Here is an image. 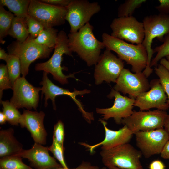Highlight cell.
I'll return each mask as SVG.
<instances>
[{
    "label": "cell",
    "instance_id": "obj_22",
    "mask_svg": "<svg viewBox=\"0 0 169 169\" xmlns=\"http://www.w3.org/2000/svg\"><path fill=\"white\" fill-rule=\"evenodd\" d=\"M30 0H0V5L7 7L15 16L25 20L28 15Z\"/></svg>",
    "mask_w": 169,
    "mask_h": 169
},
{
    "label": "cell",
    "instance_id": "obj_31",
    "mask_svg": "<svg viewBox=\"0 0 169 169\" xmlns=\"http://www.w3.org/2000/svg\"><path fill=\"white\" fill-rule=\"evenodd\" d=\"M155 72L159 78L160 82L168 98L169 104V71L163 66L159 64L154 68Z\"/></svg>",
    "mask_w": 169,
    "mask_h": 169
},
{
    "label": "cell",
    "instance_id": "obj_26",
    "mask_svg": "<svg viewBox=\"0 0 169 169\" xmlns=\"http://www.w3.org/2000/svg\"><path fill=\"white\" fill-rule=\"evenodd\" d=\"M5 61L9 76L13 85L16 81L20 77L21 73L20 61L16 55L10 54Z\"/></svg>",
    "mask_w": 169,
    "mask_h": 169
},
{
    "label": "cell",
    "instance_id": "obj_30",
    "mask_svg": "<svg viewBox=\"0 0 169 169\" xmlns=\"http://www.w3.org/2000/svg\"><path fill=\"white\" fill-rule=\"evenodd\" d=\"M162 42V44L153 49L154 53L157 54L156 56L152 59L150 64L151 68L156 65L162 58L169 55V33L164 36Z\"/></svg>",
    "mask_w": 169,
    "mask_h": 169
},
{
    "label": "cell",
    "instance_id": "obj_20",
    "mask_svg": "<svg viewBox=\"0 0 169 169\" xmlns=\"http://www.w3.org/2000/svg\"><path fill=\"white\" fill-rule=\"evenodd\" d=\"M99 121L102 124L105 131V136L103 140L92 146L85 142L79 143L81 145L88 148L91 153H93L96 148L100 146H102V150H106L129 143L134 135L125 125L118 130L114 131L107 127V122L104 120L100 119Z\"/></svg>",
    "mask_w": 169,
    "mask_h": 169
},
{
    "label": "cell",
    "instance_id": "obj_33",
    "mask_svg": "<svg viewBox=\"0 0 169 169\" xmlns=\"http://www.w3.org/2000/svg\"><path fill=\"white\" fill-rule=\"evenodd\" d=\"M13 85L10 81L6 65L3 64L0 65V99L3 94V91L5 90L11 89Z\"/></svg>",
    "mask_w": 169,
    "mask_h": 169
},
{
    "label": "cell",
    "instance_id": "obj_4",
    "mask_svg": "<svg viewBox=\"0 0 169 169\" xmlns=\"http://www.w3.org/2000/svg\"><path fill=\"white\" fill-rule=\"evenodd\" d=\"M51 57L45 62L37 64L35 69L37 71H43L51 74L54 79L62 84H68L67 79L75 78L76 73L66 75L62 72L63 70L67 69L66 67L61 66L63 55L72 56V52L69 46L68 36L64 31L61 30L58 33L57 41Z\"/></svg>",
    "mask_w": 169,
    "mask_h": 169
},
{
    "label": "cell",
    "instance_id": "obj_18",
    "mask_svg": "<svg viewBox=\"0 0 169 169\" xmlns=\"http://www.w3.org/2000/svg\"><path fill=\"white\" fill-rule=\"evenodd\" d=\"M48 147L34 143L29 149H22L13 155L28 159L35 169H55L62 167L49 153Z\"/></svg>",
    "mask_w": 169,
    "mask_h": 169
},
{
    "label": "cell",
    "instance_id": "obj_27",
    "mask_svg": "<svg viewBox=\"0 0 169 169\" xmlns=\"http://www.w3.org/2000/svg\"><path fill=\"white\" fill-rule=\"evenodd\" d=\"M0 169H35L24 164L22 158L10 156L0 158Z\"/></svg>",
    "mask_w": 169,
    "mask_h": 169
},
{
    "label": "cell",
    "instance_id": "obj_32",
    "mask_svg": "<svg viewBox=\"0 0 169 169\" xmlns=\"http://www.w3.org/2000/svg\"><path fill=\"white\" fill-rule=\"evenodd\" d=\"M48 148L49 151L53 154L54 157L59 161L62 167L65 169H69L64 159V146L53 138L52 144L48 147Z\"/></svg>",
    "mask_w": 169,
    "mask_h": 169
},
{
    "label": "cell",
    "instance_id": "obj_11",
    "mask_svg": "<svg viewBox=\"0 0 169 169\" xmlns=\"http://www.w3.org/2000/svg\"><path fill=\"white\" fill-rule=\"evenodd\" d=\"M124 68L123 61L106 49L95 65L94 77L95 84H101L104 81L109 83H116Z\"/></svg>",
    "mask_w": 169,
    "mask_h": 169
},
{
    "label": "cell",
    "instance_id": "obj_40",
    "mask_svg": "<svg viewBox=\"0 0 169 169\" xmlns=\"http://www.w3.org/2000/svg\"><path fill=\"white\" fill-rule=\"evenodd\" d=\"M160 154L161 158L164 159H169V140L165 144Z\"/></svg>",
    "mask_w": 169,
    "mask_h": 169
},
{
    "label": "cell",
    "instance_id": "obj_14",
    "mask_svg": "<svg viewBox=\"0 0 169 169\" xmlns=\"http://www.w3.org/2000/svg\"><path fill=\"white\" fill-rule=\"evenodd\" d=\"M115 83V90L128 94L129 97L135 99L150 88L147 78L143 72L133 73L125 68L122 70Z\"/></svg>",
    "mask_w": 169,
    "mask_h": 169
},
{
    "label": "cell",
    "instance_id": "obj_17",
    "mask_svg": "<svg viewBox=\"0 0 169 169\" xmlns=\"http://www.w3.org/2000/svg\"><path fill=\"white\" fill-rule=\"evenodd\" d=\"M107 97L110 99L115 98L113 105L108 108H96V112L103 115L102 119L104 120L112 118L116 123L121 124L123 119L128 117L133 113L135 99L122 96L113 88Z\"/></svg>",
    "mask_w": 169,
    "mask_h": 169
},
{
    "label": "cell",
    "instance_id": "obj_8",
    "mask_svg": "<svg viewBox=\"0 0 169 169\" xmlns=\"http://www.w3.org/2000/svg\"><path fill=\"white\" fill-rule=\"evenodd\" d=\"M67 10V7H58L40 0H30L28 14L46 29L64 24Z\"/></svg>",
    "mask_w": 169,
    "mask_h": 169
},
{
    "label": "cell",
    "instance_id": "obj_43",
    "mask_svg": "<svg viewBox=\"0 0 169 169\" xmlns=\"http://www.w3.org/2000/svg\"><path fill=\"white\" fill-rule=\"evenodd\" d=\"M9 54L6 53L4 49L2 48L0 49V59L5 61L7 59Z\"/></svg>",
    "mask_w": 169,
    "mask_h": 169
},
{
    "label": "cell",
    "instance_id": "obj_15",
    "mask_svg": "<svg viewBox=\"0 0 169 169\" xmlns=\"http://www.w3.org/2000/svg\"><path fill=\"white\" fill-rule=\"evenodd\" d=\"M136 145L146 158L161 154L169 136L163 128L135 133Z\"/></svg>",
    "mask_w": 169,
    "mask_h": 169
},
{
    "label": "cell",
    "instance_id": "obj_16",
    "mask_svg": "<svg viewBox=\"0 0 169 169\" xmlns=\"http://www.w3.org/2000/svg\"><path fill=\"white\" fill-rule=\"evenodd\" d=\"M150 89L142 93L135 99L134 106L140 111L148 110L152 108L165 111L168 109L167 96L159 79H154L150 83Z\"/></svg>",
    "mask_w": 169,
    "mask_h": 169
},
{
    "label": "cell",
    "instance_id": "obj_13",
    "mask_svg": "<svg viewBox=\"0 0 169 169\" xmlns=\"http://www.w3.org/2000/svg\"><path fill=\"white\" fill-rule=\"evenodd\" d=\"M41 87L33 86L24 77L17 79L13 85V95L10 102L17 109L25 108L37 110L39 101V92Z\"/></svg>",
    "mask_w": 169,
    "mask_h": 169
},
{
    "label": "cell",
    "instance_id": "obj_38",
    "mask_svg": "<svg viewBox=\"0 0 169 169\" xmlns=\"http://www.w3.org/2000/svg\"><path fill=\"white\" fill-rule=\"evenodd\" d=\"M165 168L164 163L158 160L153 161L149 166V169H165Z\"/></svg>",
    "mask_w": 169,
    "mask_h": 169
},
{
    "label": "cell",
    "instance_id": "obj_36",
    "mask_svg": "<svg viewBox=\"0 0 169 169\" xmlns=\"http://www.w3.org/2000/svg\"><path fill=\"white\" fill-rule=\"evenodd\" d=\"M159 4L155 7L159 13L169 15V0H159Z\"/></svg>",
    "mask_w": 169,
    "mask_h": 169
},
{
    "label": "cell",
    "instance_id": "obj_45",
    "mask_svg": "<svg viewBox=\"0 0 169 169\" xmlns=\"http://www.w3.org/2000/svg\"><path fill=\"white\" fill-rule=\"evenodd\" d=\"M109 169H121L115 166H110L107 167Z\"/></svg>",
    "mask_w": 169,
    "mask_h": 169
},
{
    "label": "cell",
    "instance_id": "obj_41",
    "mask_svg": "<svg viewBox=\"0 0 169 169\" xmlns=\"http://www.w3.org/2000/svg\"><path fill=\"white\" fill-rule=\"evenodd\" d=\"M166 58H162L160 61V64L163 66L169 71V55L167 56Z\"/></svg>",
    "mask_w": 169,
    "mask_h": 169
},
{
    "label": "cell",
    "instance_id": "obj_39",
    "mask_svg": "<svg viewBox=\"0 0 169 169\" xmlns=\"http://www.w3.org/2000/svg\"><path fill=\"white\" fill-rule=\"evenodd\" d=\"M55 169H65L63 167ZM73 169H100L97 166L92 165L88 162L83 161L77 168Z\"/></svg>",
    "mask_w": 169,
    "mask_h": 169
},
{
    "label": "cell",
    "instance_id": "obj_10",
    "mask_svg": "<svg viewBox=\"0 0 169 169\" xmlns=\"http://www.w3.org/2000/svg\"><path fill=\"white\" fill-rule=\"evenodd\" d=\"M111 35L136 45L142 44L144 38L142 22L133 16L114 18L110 25Z\"/></svg>",
    "mask_w": 169,
    "mask_h": 169
},
{
    "label": "cell",
    "instance_id": "obj_42",
    "mask_svg": "<svg viewBox=\"0 0 169 169\" xmlns=\"http://www.w3.org/2000/svg\"><path fill=\"white\" fill-rule=\"evenodd\" d=\"M164 129L166 131L169 136V115L166 116L164 123Z\"/></svg>",
    "mask_w": 169,
    "mask_h": 169
},
{
    "label": "cell",
    "instance_id": "obj_35",
    "mask_svg": "<svg viewBox=\"0 0 169 169\" xmlns=\"http://www.w3.org/2000/svg\"><path fill=\"white\" fill-rule=\"evenodd\" d=\"M64 137V124L61 121L59 120L54 125L53 138L63 146Z\"/></svg>",
    "mask_w": 169,
    "mask_h": 169
},
{
    "label": "cell",
    "instance_id": "obj_37",
    "mask_svg": "<svg viewBox=\"0 0 169 169\" xmlns=\"http://www.w3.org/2000/svg\"><path fill=\"white\" fill-rule=\"evenodd\" d=\"M71 0H41V1L49 4L60 7H66Z\"/></svg>",
    "mask_w": 169,
    "mask_h": 169
},
{
    "label": "cell",
    "instance_id": "obj_9",
    "mask_svg": "<svg viewBox=\"0 0 169 169\" xmlns=\"http://www.w3.org/2000/svg\"><path fill=\"white\" fill-rule=\"evenodd\" d=\"M65 19L69 23L70 33L78 31L92 17L101 10L97 2H90L87 0H71L67 6Z\"/></svg>",
    "mask_w": 169,
    "mask_h": 169
},
{
    "label": "cell",
    "instance_id": "obj_25",
    "mask_svg": "<svg viewBox=\"0 0 169 169\" xmlns=\"http://www.w3.org/2000/svg\"><path fill=\"white\" fill-rule=\"evenodd\" d=\"M15 16L10 11L6 10L4 6L0 5V42L3 44V39L8 35Z\"/></svg>",
    "mask_w": 169,
    "mask_h": 169
},
{
    "label": "cell",
    "instance_id": "obj_12",
    "mask_svg": "<svg viewBox=\"0 0 169 169\" xmlns=\"http://www.w3.org/2000/svg\"><path fill=\"white\" fill-rule=\"evenodd\" d=\"M48 74L47 73L43 71L42 81L40 83V84L42 85L41 87L42 95L44 94L45 95V107L47 106L48 99H50L54 109L55 110V97L60 95H68L70 97L76 104L79 110L88 122L90 123L91 121L93 120L94 118L93 113L86 111L81 102L76 98L78 95L83 96L85 94L90 93V91L87 89L78 90L74 89L73 92H71L68 89L60 87L55 85L49 79L47 76Z\"/></svg>",
    "mask_w": 169,
    "mask_h": 169
},
{
    "label": "cell",
    "instance_id": "obj_3",
    "mask_svg": "<svg viewBox=\"0 0 169 169\" xmlns=\"http://www.w3.org/2000/svg\"><path fill=\"white\" fill-rule=\"evenodd\" d=\"M144 38L142 44L145 48L147 54V66L143 71L148 78L153 72L150 64L153 54L151 44L155 38L162 41L164 36L169 33V15L159 13L145 16L143 20Z\"/></svg>",
    "mask_w": 169,
    "mask_h": 169
},
{
    "label": "cell",
    "instance_id": "obj_23",
    "mask_svg": "<svg viewBox=\"0 0 169 169\" xmlns=\"http://www.w3.org/2000/svg\"><path fill=\"white\" fill-rule=\"evenodd\" d=\"M8 35L16 39L18 41L24 42L29 35L25 20L15 16Z\"/></svg>",
    "mask_w": 169,
    "mask_h": 169
},
{
    "label": "cell",
    "instance_id": "obj_34",
    "mask_svg": "<svg viewBox=\"0 0 169 169\" xmlns=\"http://www.w3.org/2000/svg\"><path fill=\"white\" fill-rule=\"evenodd\" d=\"M25 21L29 34L34 38H36L44 28L40 23L29 15Z\"/></svg>",
    "mask_w": 169,
    "mask_h": 169
},
{
    "label": "cell",
    "instance_id": "obj_44",
    "mask_svg": "<svg viewBox=\"0 0 169 169\" xmlns=\"http://www.w3.org/2000/svg\"><path fill=\"white\" fill-rule=\"evenodd\" d=\"M7 120L6 117L3 112H0V124L2 125L5 123Z\"/></svg>",
    "mask_w": 169,
    "mask_h": 169
},
{
    "label": "cell",
    "instance_id": "obj_7",
    "mask_svg": "<svg viewBox=\"0 0 169 169\" xmlns=\"http://www.w3.org/2000/svg\"><path fill=\"white\" fill-rule=\"evenodd\" d=\"M166 111L157 110L147 111H133L128 117L123 119L125 125L134 134L140 131H148L163 128Z\"/></svg>",
    "mask_w": 169,
    "mask_h": 169
},
{
    "label": "cell",
    "instance_id": "obj_2",
    "mask_svg": "<svg viewBox=\"0 0 169 169\" xmlns=\"http://www.w3.org/2000/svg\"><path fill=\"white\" fill-rule=\"evenodd\" d=\"M102 38L106 49L115 52L119 58L131 65L132 72H142L146 68L148 55L142 44H130L105 33L102 34Z\"/></svg>",
    "mask_w": 169,
    "mask_h": 169
},
{
    "label": "cell",
    "instance_id": "obj_5",
    "mask_svg": "<svg viewBox=\"0 0 169 169\" xmlns=\"http://www.w3.org/2000/svg\"><path fill=\"white\" fill-rule=\"evenodd\" d=\"M103 164L121 169H143L140 161L142 153L129 143L100 152Z\"/></svg>",
    "mask_w": 169,
    "mask_h": 169
},
{
    "label": "cell",
    "instance_id": "obj_6",
    "mask_svg": "<svg viewBox=\"0 0 169 169\" xmlns=\"http://www.w3.org/2000/svg\"><path fill=\"white\" fill-rule=\"evenodd\" d=\"M30 34L23 42H12L7 47L8 54L16 55L20 59L21 74L25 77L29 71L30 64L38 59L49 58L53 49L49 48L36 43Z\"/></svg>",
    "mask_w": 169,
    "mask_h": 169
},
{
    "label": "cell",
    "instance_id": "obj_28",
    "mask_svg": "<svg viewBox=\"0 0 169 169\" xmlns=\"http://www.w3.org/2000/svg\"><path fill=\"white\" fill-rule=\"evenodd\" d=\"M3 105V112L5 115L7 121L11 125H18L21 114L11 103L8 100L0 101Z\"/></svg>",
    "mask_w": 169,
    "mask_h": 169
},
{
    "label": "cell",
    "instance_id": "obj_19",
    "mask_svg": "<svg viewBox=\"0 0 169 169\" xmlns=\"http://www.w3.org/2000/svg\"><path fill=\"white\" fill-rule=\"evenodd\" d=\"M45 116L42 111L24 110L19 121L21 127L26 128L30 132L34 143L42 145L46 144L47 135L43 122Z\"/></svg>",
    "mask_w": 169,
    "mask_h": 169
},
{
    "label": "cell",
    "instance_id": "obj_46",
    "mask_svg": "<svg viewBox=\"0 0 169 169\" xmlns=\"http://www.w3.org/2000/svg\"><path fill=\"white\" fill-rule=\"evenodd\" d=\"M100 169H107V168L106 167H103Z\"/></svg>",
    "mask_w": 169,
    "mask_h": 169
},
{
    "label": "cell",
    "instance_id": "obj_1",
    "mask_svg": "<svg viewBox=\"0 0 169 169\" xmlns=\"http://www.w3.org/2000/svg\"><path fill=\"white\" fill-rule=\"evenodd\" d=\"M93 27L88 22L78 31L68 35L69 47L76 53L88 66L95 65L100 55L102 49L105 48L102 42L99 41L93 33Z\"/></svg>",
    "mask_w": 169,
    "mask_h": 169
},
{
    "label": "cell",
    "instance_id": "obj_24",
    "mask_svg": "<svg viewBox=\"0 0 169 169\" xmlns=\"http://www.w3.org/2000/svg\"><path fill=\"white\" fill-rule=\"evenodd\" d=\"M58 31L53 27L44 28L34 39L37 43L49 48L54 49L57 41Z\"/></svg>",
    "mask_w": 169,
    "mask_h": 169
},
{
    "label": "cell",
    "instance_id": "obj_21",
    "mask_svg": "<svg viewBox=\"0 0 169 169\" xmlns=\"http://www.w3.org/2000/svg\"><path fill=\"white\" fill-rule=\"evenodd\" d=\"M12 128L0 131V158L14 155L23 149V146L14 136Z\"/></svg>",
    "mask_w": 169,
    "mask_h": 169
},
{
    "label": "cell",
    "instance_id": "obj_29",
    "mask_svg": "<svg viewBox=\"0 0 169 169\" xmlns=\"http://www.w3.org/2000/svg\"><path fill=\"white\" fill-rule=\"evenodd\" d=\"M146 1V0H126L121 4L118 9V17L132 16L135 10Z\"/></svg>",
    "mask_w": 169,
    "mask_h": 169
}]
</instances>
